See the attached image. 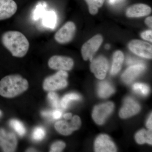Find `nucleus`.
Returning <instances> with one entry per match:
<instances>
[{
  "mask_svg": "<svg viewBox=\"0 0 152 152\" xmlns=\"http://www.w3.org/2000/svg\"><path fill=\"white\" fill-rule=\"evenodd\" d=\"M3 45L14 57H23L27 53L29 42L26 36L18 31H8L1 37Z\"/></svg>",
  "mask_w": 152,
  "mask_h": 152,
  "instance_id": "1",
  "label": "nucleus"
},
{
  "mask_svg": "<svg viewBox=\"0 0 152 152\" xmlns=\"http://www.w3.org/2000/svg\"><path fill=\"white\" fill-rule=\"evenodd\" d=\"M28 88V81L20 75H10L0 80V95L4 97H15L24 92Z\"/></svg>",
  "mask_w": 152,
  "mask_h": 152,
  "instance_id": "2",
  "label": "nucleus"
},
{
  "mask_svg": "<svg viewBox=\"0 0 152 152\" xmlns=\"http://www.w3.org/2000/svg\"><path fill=\"white\" fill-rule=\"evenodd\" d=\"M68 74L65 71L59 70L56 73L44 80L43 88L47 91H53L64 88L68 85Z\"/></svg>",
  "mask_w": 152,
  "mask_h": 152,
  "instance_id": "3",
  "label": "nucleus"
},
{
  "mask_svg": "<svg viewBox=\"0 0 152 152\" xmlns=\"http://www.w3.org/2000/svg\"><path fill=\"white\" fill-rule=\"evenodd\" d=\"M103 42L101 35H96L85 43L81 49L82 57L85 61L89 60L91 61L95 53L98 50Z\"/></svg>",
  "mask_w": 152,
  "mask_h": 152,
  "instance_id": "4",
  "label": "nucleus"
},
{
  "mask_svg": "<svg viewBox=\"0 0 152 152\" xmlns=\"http://www.w3.org/2000/svg\"><path fill=\"white\" fill-rule=\"evenodd\" d=\"M76 31V26L73 22H67L55 34V39L58 43H68L73 39Z\"/></svg>",
  "mask_w": 152,
  "mask_h": 152,
  "instance_id": "5",
  "label": "nucleus"
},
{
  "mask_svg": "<svg viewBox=\"0 0 152 152\" xmlns=\"http://www.w3.org/2000/svg\"><path fill=\"white\" fill-rule=\"evenodd\" d=\"M128 47L131 51L139 56L152 58V46L148 43L140 40H133L129 43Z\"/></svg>",
  "mask_w": 152,
  "mask_h": 152,
  "instance_id": "6",
  "label": "nucleus"
},
{
  "mask_svg": "<svg viewBox=\"0 0 152 152\" xmlns=\"http://www.w3.org/2000/svg\"><path fill=\"white\" fill-rule=\"evenodd\" d=\"M81 125V121L77 115L72 118L70 122L65 121H59L55 124V128L57 132L63 135L68 136L74 131L80 129Z\"/></svg>",
  "mask_w": 152,
  "mask_h": 152,
  "instance_id": "7",
  "label": "nucleus"
},
{
  "mask_svg": "<svg viewBox=\"0 0 152 152\" xmlns=\"http://www.w3.org/2000/svg\"><path fill=\"white\" fill-rule=\"evenodd\" d=\"M114 104L111 102H107L96 106L92 113L93 118L98 124H103L107 118L113 110Z\"/></svg>",
  "mask_w": 152,
  "mask_h": 152,
  "instance_id": "8",
  "label": "nucleus"
},
{
  "mask_svg": "<svg viewBox=\"0 0 152 152\" xmlns=\"http://www.w3.org/2000/svg\"><path fill=\"white\" fill-rule=\"evenodd\" d=\"M48 64L53 69L66 71L72 69L74 63L72 59L69 57L54 56L50 58Z\"/></svg>",
  "mask_w": 152,
  "mask_h": 152,
  "instance_id": "9",
  "label": "nucleus"
},
{
  "mask_svg": "<svg viewBox=\"0 0 152 152\" xmlns=\"http://www.w3.org/2000/svg\"><path fill=\"white\" fill-rule=\"evenodd\" d=\"M108 68V62L103 56H100L91 61V70L94 74L95 77L100 80L105 77Z\"/></svg>",
  "mask_w": 152,
  "mask_h": 152,
  "instance_id": "10",
  "label": "nucleus"
},
{
  "mask_svg": "<svg viewBox=\"0 0 152 152\" xmlns=\"http://www.w3.org/2000/svg\"><path fill=\"white\" fill-rule=\"evenodd\" d=\"M17 144L16 137L13 133L0 129V146L4 151H15Z\"/></svg>",
  "mask_w": 152,
  "mask_h": 152,
  "instance_id": "11",
  "label": "nucleus"
},
{
  "mask_svg": "<svg viewBox=\"0 0 152 152\" xmlns=\"http://www.w3.org/2000/svg\"><path fill=\"white\" fill-rule=\"evenodd\" d=\"M95 150L98 152H114L117 151L115 145L110 137L106 134H101L95 142Z\"/></svg>",
  "mask_w": 152,
  "mask_h": 152,
  "instance_id": "12",
  "label": "nucleus"
},
{
  "mask_svg": "<svg viewBox=\"0 0 152 152\" xmlns=\"http://www.w3.org/2000/svg\"><path fill=\"white\" fill-rule=\"evenodd\" d=\"M139 104L131 98H127L124 101V106L120 110V116L122 118H127L134 115L140 112Z\"/></svg>",
  "mask_w": 152,
  "mask_h": 152,
  "instance_id": "13",
  "label": "nucleus"
},
{
  "mask_svg": "<svg viewBox=\"0 0 152 152\" xmlns=\"http://www.w3.org/2000/svg\"><path fill=\"white\" fill-rule=\"evenodd\" d=\"M17 9L18 6L14 0H0V20L11 18Z\"/></svg>",
  "mask_w": 152,
  "mask_h": 152,
  "instance_id": "14",
  "label": "nucleus"
},
{
  "mask_svg": "<svg viewBox=\"0 0 152 152\" xmlns=\"http://www.w3.org/2000/svg\"><path fill=\"white\" fill-rule=\"evenodd\" d=\"M145 69V66L142 63L131 66L124 72L122 79L125 83H129L142 73Z\"/></svg>",
  "mask_w": 152,
  "mask_h": 152,
  "instance_id": "15",
  "label": "nucleus"
},
{
  "mask_svg": "<svg viewBox=\"0 0 152 152\" xmlns=\"http://www.w3.org/2000/svg\"><path fill=\"white\" fill-rule=\"evenodd\" d=\"M151 12V8L146 4H136L131 6L127 10L126 15L129 18H139L148 15Z\"/></svg>",
  "mask_w": 152,
  "mask_h": 152,
  "instance_id": "16",
  "label": "nucleus"
},
{
  "mask_svg": "<svg viewBox=\"0 0 152 152\" xmlns=\"http://www.w3.org/2000/svg\"><path fill=\"white\" fill-rule=\"evenodd\" d=\"M124 60V55L122 52L117 50L114 53L110 72L112 75H116L119 72L122 66Z\"/></svg>",
  "mask_w": 152,
  "mask_h": 152,
  "instance_id": "17",
  "label": "nucleus"
},
{
  "mask_svg": "<svg viewBox=\"0 0 152 152\" xmlns=\"http://www.w3.org/2000/svg\"><path fill=\"white\" fill-rule=\"evenodd\" d=\"M115 91L113 87L110 83L107 82H102L99 84L98 93L101 98L108 97L113 94Z\"/></svg>",
  "mask_w": 152,
  "mask_h": 152,
  "instance_id": "18",
  "label": "nucleus"
},
{
  "mask_svg": "<svg viewBox=\"0 0 152 152\" xmlns=\"http://www.w3.org/2000/svg\"><path fill=\"white\" fill-rule=\"evenodd\" d=\"M152 130L149 129L148 131H146L145 129L141 130L136 134V142L139 144L148 143L150 145H152Z\"/></svg>",
  "mask_w": 152,
  "mask_h": 152,
  "instance_id": "19",
  "label": "nucleus"
},
{
  "mask_svg": "<svg viewBox=\"0 0 152 152\" xmlns=\"http://www.w3.org/2000/svg\"><path fill=\"white\" fill-rule=\"evenodd\" d=\"M81 96L76 93H70L64 96L61 102V105L64 109H66L72 101H78L81 99Z\"/></svg>",
  "mask_w": 152,
  "mask_h": 152,
  "instance_id": "20",
  "label": "nucleus"
},
{
  "mask_svg": "<svg viewBox=\"0 0 152 152\" xmlns=\"http://www.w3.org/2000/svg\"><path fill=\"white\" fill-rule=\"evenodd\" d=\"M88 4L90 13L95 15L97 13L99 8L103 5L104 0H85Z\"/></svg>",
  "mask_w": 152,
  "mask_h": 152,
  "instance_id": "21",
  "label": "nucleus"
},
{
  "mask_svg": "<svg viewBox=\"0 0 152 152\" xmlns=\"http://www.w3.org/2000/svg\"><path fill=\"white\" fill-rule=\"evenodd\" d=\"M10 125L20 136H23L26 133V129L23 123L18 120L12 119L10 121Z\"/></svg>",
  "mask_w": 152,
  "mask_h": 152,
  "instance_id": "22",
  "label": "nucleus"
},
{
  "mask_svg": "<svg viewBox=\"0 0 152 152\" xmlns=\"http://www.w3.org/2000/svg\"><path fill=\"white\" fill-rule=\"evenodd\" d=\"M56 15L54 12H50L45 17L44 23L47 26L54 27L56 23Z\"/></svg>",
  "mask_w": 152,
  "mask_h": 152,
  "instance_id": "23",
  "label": "nucleus"
},
{
  "mask_svg": "<svg viewBox=\"0 0 152 152\" xmlns=\"http://www.w3.org/2000/svg\"><path fill=\"white\" fill-rule=\"evenodd\" d=\"M133 89L136 92L142 96H147L150 91L149 88L147 85L140 83H137L133 85Z\"/></svg>",
  "mask_w": 152,
  "mask_h": 152,
  "instance_id": "24",
  "label": "nucleus"
},
{
  "mask_svg": "<svg viewBox=\"0 0 152 152\" xmlns=\"http://www.w3.org/2000/svg\"><path fill=\"white\" fill-rule=\"evenodd\" d=\"M46 135V132L43 128L38 127L35 129L33 132L32 138L34 140L39 141L44 138Z\"/></svg>",
  "mask_w": 152,
  "mask_h": 152,
  "instance_id": "25",
  "label": "nucleus"
},
{
  "mask_svg": "<svg viewBox=\"0 0 152 152\" xmlns=\"http://www.w3.org/2000/svg\"><path fill=\"white\" fill-rule=\"evenodd\" d=\"M48 98L51 104L53 107L58 108L61 103L58 95L53 91H50L48 94Z\"/></svg>",
  "mask_w": 152,
  "mask_h": 152,
  "instance_id": "26",
  "label": "nucleus"
},
{
  "mask_svg": "<svg viewBox=\"0 0 152 152\" xmlns=\"http://www.w3.org/2000/svg\"><path fill=\"white\" fill-rule=\"evenodd\" d=\"M66 147V144L62 141H57L52 144L50 152H61Z\"/></svg>",
  "mask_w": 152,
  "mask_h": 152,
  "instance_id": "27",
  "label": "nucleus"
},
{
  "mask_svg": "<svg viewBox=\"0 0 152 152\" xmlns=\"http://www.w3.org/2000/svg\"><path fill=\"white\" fill-rule=\"evenodd\" d=\"M141 37L144 39L148 41L149 42H152V30H148L143 32L141 34Z\"/></svg>",
  "mask_w": 152,
  "mask_h": 152,
  "instance_id": "28",
  "label": "nucleus"
},
{
  "mask_svg": "<svg viewBox=\"0 0 152 152\" xmlns=\"http://www.w3.org/2000/svg\"><path fill=\"white\" fill-rule=\"evenodd\" d=\"M62 115V113L59 110H56L51 112V117L55 120L59 119Z\"/></svg>",
  "mask_w": 152,
  "mask_h": 152,
  "instance_id": "29",
  "label": "nucleus"
},
{
  "mask_svg": "<svg viewBox=\"0 0 152 152\" xmlns=\"http://www.w3.org/2000/svg\"><path fill=\"white\" fill-rule=\"evenodd\" d=\"M152 114L150 115L148 119V121L147 122V126L149 129L152 130Z\"/></svg>",
  "mask_w": 152,
  "mask_h": 152,
  "instance_id": "30",
  "label": "nucleus"
},
{
  "mask_svg": "<svg viewBox=\"0 0 152 152\" xmlns=\"http://www.w3.org/2000/svg\"><path fill=\"white\" fill-rule=\"evenodd\" d=\"M145 23L151 28H152V17H148L145 20Z\"/></svg>",
  "mask_w": 152,
  "mask_h": 152,
  "instance_id": "31",
  "label": "nucleus"
},
{
  "mask_svg": "<svg viewBox=\"0 0 152 152\" xmlns=\"http://www.w3.org/2000/svg\"><path fill=\"white\" fill-rule=\"evenodd\" d=\"M64 118L66 120L70 119L72 118V114L70 113H68L65 114L64 115Z\"/></svg>",
  "mask_w": 152,
  "mask_h": 152,
  "instance_id": "32",
  "label": "nucleus"
},
{
  "mask_svg": "<svg viewBox=\"0 0 152 152\" xmlns=\"http://www.w3.org/2000/svg\"><path fill=\"white\" fill-rule=\"evenodd\" d=\"M118 0H109V2L111 4H113L115 3Z\"/></svg>",
  "mask_w": 152,
  "mask_h": 152,
  "instance_id": "33",
  "label": "nucleus"
},
{
  "mask_svg": "<svg viewBox=\"0 0 152 152\" xmlns=\"http://www.w3.org/2000/svg\"><path fill=\"white\" fill-rule=\"evenodd\" d=\"M27 152H35V151H36L35 149H34L30 148V149H28L27 150Z\"/></svg>",
  "mask_w": 152,
  "mask_h": 152,
  "instance_id": "34",
  "label": "nucleus"
},
{
  "mask_svg": "<svg viewBox=\"0 0 152 152\" xmlns=\"http://www.w3.org/2000/svg\"><path fill=\"white\" fill-rule=\"evenodd\" d=\"M105 48H106V49H108L110 48V45H106Z\"/></svg>",
  "mask_w": 152,
  "mask_h": 152,
  "instance_id": "35",
  "label": "nucleus"
},
{
  "mask_svg": "<svg viewBox=\"0 0 152 152\" xmlns=\"http://www.w3.org/2000/svg\"><path fill=\"white\" fill-rule=\"evenodd\" d=\"M2 115V112L0 110V117Z\"/></svg>",
  "mask_w": 152,
  "mask_h": 152,
  "instance_id": "36",
  "label": "nucleus"
}]
</instances>
